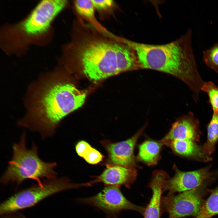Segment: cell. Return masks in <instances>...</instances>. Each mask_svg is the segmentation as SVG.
Returning a JSON list of instances; mask_svg holds the SVG:
<instances>
[{"label": "cell", "instance_id": "8fae6325", "mask_svg": "<svg viewBox=\"0 0 218 218\" xmlns=\"http://www.w3.org/2000/svg\"><path fill=\"white\" fill-rule=\"evenodd\" d=\"M199 127L198 119L190 112L172 124L169 132L160 140L163 143L176 139L198 142L201 133Z\"/></svg>", "mask_w": 218, "mask_h": 218}, {"label": "cell", "instance_id": "8992f818", "mask_svg": "<svg viewBox=\"0 0 218 218\" xmlns=\"http://www.w3.org/2000/svg\"><path fill=\"white\" fill-rule=\"evenodd\" d=\"M68 1L43 0L40 2L30 15L16 27L22 35L38 36L48 31L55 17L64 8Z\"/></svg>", "mask_w": 218, "mask_h": 218}, {"label": "cell", "instance_id": "9c48e42d", "mask_svg": "<svg viewBox=\"0 0 218 218\" xmlns=\"http://www.w3.org/2000/svg\"><path fill=\"white\" fill-rule=\"evenodd\" d=\"M175 174L172 177L166 180L163 186V193H175L200 187L206 181L213 178L210 172V166L188 172L182 171L174 165Z\"/></svg>", "mask_w": 218, "mask_h": 218}, {"label": "cell", "instance_id": "5b68a950", "mask_svg": "<svg viewBox=\"0 0 218 218\" xmlns=\"http://www.w3.org/2000/svg\"><path fill=\"white\" fill-rule=\"evenodd\" d=\"M37 183L3 201L0 205V215L32 207L45 198L61 191L85 187V183H73L65 177L47 179Z\"/></svg>", "mask_w": 218, "mask_h": 218}, {"label": "cell", "instance_id": "52a82bcc", "mask_svg": "<svg viewBox=\"0 0 218 218\" xmlns=\"http://www.w3.org/2000/svg\"><path fill=\"white\" fill-rule=\"evenodd\" d=\"M78 201L101 210L109 218H116L124 210L134 211L143 215L145 209L131 202L123 195L120 187L113 186H105L97 194L79 199Z\"/></svg>", "mask_w": 218, "mask_h": 218}, {"label": "cell", "instance_id": "ffe728a7", "mask_svg": "<svg viewBox=\"0 0 218 218\" xmlns=\"http://www.w3.org/2000/svg\"><path fill=\"white\" fill-rule=\"evenodd\" d=\"M203 60L209 68L218 73V42L203 51Z\"/></svg>", "mask_w": 218, "mask_h": 218}, {"label": "cell", "instance_id": "2e32d148", "mask_svg": "<svg viewBox=\"0 0 218 218\" xmlns=\"http://www.w3.org/2000/svg\"><path fill=\"white\" fill-rule=\"evenodd\" d=\"M75 11L81 18H83L97 29L101 31L106 30L96 18L95 9L91 0H79L74 1Z\"/></svg>", "mask_w": 218, "mask_h": 218}, {"label": "cell", "instance_id": "277c9868", "mask_svg": "<svg viewBox=\"0 0 218 218\" xmlns=\"http://www.w3.org/2000/svg\"><path fill=\"white\" fill-rule=\"evenodd\" d=\"M12 157L1 176L0 182L4 185L10 183L20 185L25 180L33 179L37 183L40 179H51L57 177L56 162H46L38 155V147L34 143L31 148L26 146V135L21 134L19 140L12 146Z\"/></svg>", "mask_w": 218, "mask_h": 218}, {"label": "cell", "instance_id": "603a6c76", "mask_svg": "<svg viewBox=\"0 0 218 218\" xmlns=\"http://www.w3.org/2000/svg\"><path fill=\"white\" fill-rule=\"evenodd\" d=\"M91 147L88 142L82 140L77 143L75 146V150L78 155L83 158Z\"/></svg>", "mask_w": 218, "mask_h": 218}, {"label": "cell", "instance_id": "4fadbf2b", "mask_svg": "<svg viewBox=\"0 0 218 218\" xmlns=\"http://www.w3.org/2000/svg\"><path fill=\"white\" fill-rule=\"evenodd\" d=\"M169 178L167 173L162 170L153 172L152 178L148 187L152 192L149 203L145 207L143 214L144 218H160L162 215L161 201L163 193L164 182Z\"/></svg>", "mask_w": 218, "mask_h": 218}, {"label": "cell", "instance_id": "3957f363", "mask_svg": "<svg viewBox=\"0 0 218 218\" xmlns=\"http://www.w3.org/2000/svg\"><path fill=\"white\" fill-rule=\"evenodd\" d=\"M192 33L188 30L179 39L163 45L139 43L124 38L123 40L135 51L141 69L159 71L178 78L189 87L197 102L204 81L191 47Z\"/></svg>", "mask_w": 218, "mask_h": 218}, {"label": "cell", "instance_id": "7402d4cb", "mask_svg": "<svg viewBox=\"0 0 218 218\" xmlns=\"http://www.w3.org/2000/svg\"><path fill=\"white\" fill-rule=\"evenodd\" d=\"M91 0L95 9L100 12L108 11L115 5V2L112 0Z\"/></svg>", "mask_w": 218, "mask_h": 218}, {"label": "cell", "instance_id": "5bb4252c", "mask_svg": "<svg viewBox=\"0 0 218 218\" xmlns=\"http://www.w3.org/2000/svg\"><path fill=\"white\" fill-rule=\"evenodd\" d=\"M163 143L164 145L169 146L179 155L203 162L212 160L210 156L205 153L203 147L199 146L197 142L188 140L176 139Z\"/></svg>", "mask_w": 218, "mask_h": 218}, {"label": "cell", "instance_id": "7a4b0ae2", "mask_svg": "<svg viewBox=\"0 0 218 218\" xmlns=\"http://www.w3.org/2000/svg\"><path fill=\"white\" fill-rule=\"evenodd\" d=\"M85 97L84 92L55 70L29 87L25 101L26 113L17 124L39 133L43 139L51 137L61 120L81 106Z\"/></svg>", "mask_w": 218, "mask_h": 218}, {"label": "cell", "instance_id": "ac0fdd59", "mask_svg": "<svg viewBox=\"0 0 218 218\" xmlns=\"http://www.w3.org/2000/svg\"><path fill=\"white\" fill-rule=\"evenodd\" d=\"M218 214V186L211 190L207 199L203 201L196 218H211Z\"/></svg>", "mask_w": 218, "mask_h": 218}, {"label": "cell", "instance_id": "ba28073f", "mask_svg": "<svg viewBox=\"0 0 218 218\" xmlns=\"http://www.w3.org/2000/svg\"><path fill=\"white\" fill-rule=\"evenodd\" d=\"M204 194L200 187L177 195L168 193L162 198V213H167L168 218H182L190 216L196 217L203 202Z\"/></svg>", "mask_w": 218, "mask_h": 218}, {"label": "cell", "instance_id": "d6986e66", "mask_svg": "<svg viewBox=\"0 0 218 218\" xmlns=\"http://www.w3.org/2000/svg\"><path fill=\"white\" fill-rule=\"evenodd\" d=\"M201 90L207 94L213 113H218V86L211 81H204Z\"/></svg>", "mask_w": 218, "mask_h": 218}, {"label": "cell", "instance_id": "6da1fadb", "mask_svg": "<svg viewBox=\"0 0 218 218\" xmlns=\"http://www.w3.org/2000/svg\"><path fill=\"white\" fill-rule=\"evenodd\" d=\"M64 61L95 81L120 73L137 70V54L122 38L101 31L78 18L63 51Z\"/></svg>", "mask_w": 218, "mask_h": 218}, {"label": "cell", "instance_id": "7c38bea8", "mask_svg": "<svg viewBox=\"0 0 218 218\" xmlns=\"http://www.w3.org/2000/svg\"><path fill=\"white\" fill-rule=\"evenodd\" d=\"M137 171L135 168L118 165H107L99 176L92 181L93 184L101 182L105 186L120 187L124 186L128 189L135 181Z\"/></svg>", "mask_w": 218, "mask_h": 218}, {"label": "cell", "instance_id": "cb8c5ba5", "mask_svg": "<svg viewBox=\"0 0 218 218\" xmlns=\"http://www.w3.org/2000/svg\"><path fill=\"white\" fill-rule=\"evenodd\" d=\"M0 218H27V217L19 211H16L0 215Z\"/></svg>", "mask_w": 218, "mask_h": 218}, {"label": "cell", "instance_id": "e0dca14e", "mask_svg": "<svg viewBox=\"0 0 218 218\" xmlns=\"http://www.w3.org/2000/svg\"><path fill=\"white\" fill-rule=\"evenodd\" d=\"M207 138L203 148L205 153L210 156L214 152L218 141V113H213L207 126Z\"/></svg>", "mask_w": 218, "mask_h": 218}, {"label": "cell", "instance_id": "9a60e30c", "mask_svg": "<svg viewBox=\"0 0 218 218\" xmlns=\"http://www.w3.org/2000/svg\"><path fill=\"white\" fill-rule=\"evenodd\" d=\"M163 145L160 140L145 141L139 146L137 159L149 166L157 164L160 158V151Z\"/></svg>", "mask_w": 218, "mask_h": 218}, {"label": "cell", "instance_id": "44dd1931", "mask_svg": "<svg viewBox=\"0 0 218 218\" xmlns=\"http://www.w3.org/2000/svg\"><path fill=\"white\" fill-rule=\"evenodd\" d=\"M103 157V156L99 151L92 147L83 158L89 164H96L101 162Z\"/></svg>", "mask_w": 218, "mask_h": 218}, {"label": "cell", "instance_id": "30bf717a", "mask_svg": "<svg viewBox=\"0 0 218 218\" xmlns=\"http://www.w3.org/2000/svg\"><path fill=\"white\" fill-rule=\"evenodd\" d=\"M144 127H143L128 139L114 143L109 140L102 141V144L108 154L109 165H118L131 168L138 167L134 154L136 143Z\"/></svg>", "mask_w": 218, "mask_h": 218}]
</instances>
